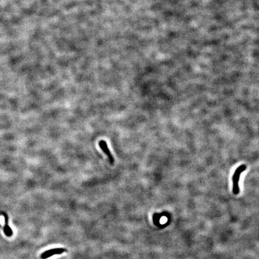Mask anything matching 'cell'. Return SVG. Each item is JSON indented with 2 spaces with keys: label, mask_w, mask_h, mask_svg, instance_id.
<instances>
[{
  "label": "cell",
  "mask_w": 259,
  "mask_h": 259,
  "mask_svg": "<svg viewBox=\"0 0 259 259\" xmlns=\"http://www.w3.org/2000/svg\"><path fill=\"white\" fill-rule=\"evenodd\" d=\"M98 145H99V147L101 148V149L103 151V152L108 157L110 163H112V164L114 163V162H115L114 158H113V157L111 152L110 151L109 148H108V146H107V144L106 142L104 141H101L99 142V144Z\"/></svg>",
  "instance_id": "cell-3"
},
{
  "label": "cell",
  "mask_w": 259,
  "mask_h": 259,
  "mask_svg": "<svg viewBox=\"0 0 259 259\" xmlns=\"http://www.w3.org/2000/svg\"><path fill=\"white\" fill-rule=\"evenodd\" d=\"M66 251H67V250L66 249L61 248L50 249L49 250H47V251H44V252H43L41 255V258L42 259H46V258L50 257L54 255L61 254H62L64 252H66Z\"/></svg>",
  "instance_id": "cell-2"
},
{
  "label": "cell",
  "mask_w": 259,
  "mask_h": 259,
  "mask_svg": "<svg viewBox=\"0 0 259 259\" xmlns=\"http://www.w3.org/2000/svg\"><path fill=\"white\" fill-rule=\"evenodd\" d=\"M246 169V166L245 164H242L239 166L235 171L233 177V192L234 194H238L239 193V181L242 173Z\"/></svg>",
  "instance_id": "cell-1"
},
{
  "label": "cell",
  "mask_w": 259,
  "mask_h": 259,
  "mask_svg": "<svg viewBox=\"0 0 259 259\" xmlns=\"http://www.w3.org/2000/svg\"><path fill=\"white\" fill-rule=\"evenodd\" d=\"M3 214L5 218V221H6V224L4 227V232L7 236L10 237L13 235V231L11 227L8 224V220H9L8 216L6 213H3Z\"/></svg>",
  "instance_id": "cell-4"
}]
</instances>
